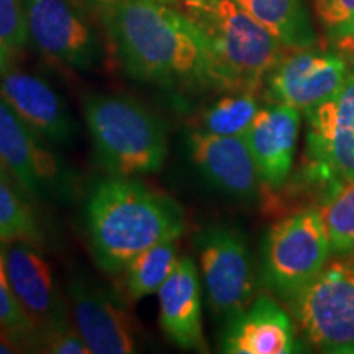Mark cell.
I'll use <instances>...</instances> for the list:
<instances>
[{
  "label": "cell",
  "mask_w": 354,
  "mask_h": 354,
  "mask_svg": "<svg viewBox=\"0 0 354 354\" xmlns=\"http://www.w3.org/2000/svg\"><path fill=\"white\" fill-rule=\"evenodd\" d=\"M128 76L162 87H216L197 25L165 0H118L102 19Z\"/></svg>",
  "instance_id": "obj_1"
},
{
  "label": "cell",
  "mask_w": 354,
  "mask_h": 354,
  "mask_svg": "<svg viewBox=\"0 0 354 354\" xmlns=\"http://www.w3.org/2000/svg\"><path fill=\"white\" fill-rule=\"evenodd\" d=\"M92 258L104 272L122 274L133 258L185 232L183 207L133 177H109L92 189L86 205Z\"/></svg>",
  "instance_id": "obj_2"
},
{
  "label": "cell",
  "mask_w": 354,
  "mask_h": 354,
  "mask_svg": "<svg viewBox=\"0 0 354 354\" xmlns=\"http://www.w3.org/2000/svg\"><path fill=\"white\" fill-rule=\"evenodd\" d=\"M176 7L205 38L218 88L258 91L284 55L281 41L236 0H185Z\"/></svg>",
  "instance_id": "obj_3"
},
{
  "label": "cell",
  "mask_w": 354,
  "mask_h": 354,
  "mask_svg": "<svg viewBox=\"0 0 354 354\" xmlns=\"http://www.w3.org/2000/svg\"><path fill=\"white\" fill-rule=\"evenodd\" d=\"M95 161L115 177H140L161 169L167 156L162 118L130 95L88 94L82 104Z\"/></svg>",
  "instance_id": "obj_4"
},
{
  "label": "cell",
  "mask_w": 354,
  "mask_h": 354,
  "mask_svg": "<svg viewBox=\"0 0 354 354\" xmlns=\"http://www.w3.org/2000/svg\"><path fill=\"white\" fill-rule=\"evenodd\" d=\"M289 300L310 343L325 353L354 354V253L328 261Z\"/></svg>",
  "instance_id": "obj_5"
},
{
  "label": "cell",
  "mask_w": 354,
  "mask_h": 354,
  "mask_svg": "<svg viewBox=\"0 0 354 354\" xmlns=\"http://www.w3.org/2000/svg\"><path fill=\"white\" fill-rule=\"evenodd\" d=\"M331 246L320 209H305L279 220L263 243V282L290 299L328 263Z\"/></svg>",
  "instance_id": "obj_6"
},
{
  "label": "cell",
  "mask_w": 354,
  "mask_h": 354,
  "mask_svg": "<svg viewBox=\"0 0 354 354\" xmlns=\"http://www.w3.org/2000/svg\"><path fill=\"white\" fill-rule=\"evenodd\" d=\"M26 125L0 95V161L26 196L46 201H69L77 177L69 162Z\"/></svg>",
  "instance_id": "obj_7"
},
{
  "label": "cell",
  "mask_w": 354,
  "mask_h": 354,
  "mask_svg": "<svg viewBox=\"0 0 354 354\" xmlns=\"http://www.w3.org/2000/svg\"><path fill=\"white\" fill-rule=\"evenodd\" d=\"M194 243L209 307L228 322L254 300V266L245 236L227 225H207Z\"/></svg>",
  "instance_id": "obj_8"
},
{
  "label": "cell",
  "mask_w": 354,
  "mask_h": 354,
  "mask_svg": "<svg viewBox=\"0 0 354 354\" xmlns=\"http://www.w3.org/2000/svg\"><path fill=\"white\" fill-rule=\"evenodd\" d=\"M26 21L30 41L44 59L76 71L99 63V39L73 0H26Z\"/></svg>",
  "instance_id": "obj_9"
},
{
  "label": "cell",
  "mask_w": 354,
  "mask_h": 354,
  "mask_svg": "<svg viewBox=\"0 0 354 354\" xmlns=\"http://www.w3.org/2000/svg\"><path fill=\"white\" fill-rule=\"evenodd\" d=\"M342 56L310 48H297L282 55L266 77L272 102L287 104L307 113L338 95L348 77Z\"/></svg>",
  "instance_id": "obj_10"
},
{
  "label": "cell",
  "mask_w": 354,
  "mask_h": 354,
  "mask_svg": "<svg viewBox=\"0 0 354 354\" xmlns=\"http://www.w3.org/2000/svg\"><path fill=\"white\" fill-rule=\"evenodd\" d=\"M74 326L95 354H130L136 351L135 322L125 302L107 287L73 274L68 284Z\"/></svg>",
  "instance_id": "obj_11"
},
{
  "label": "cell",
  "mask_w": 354,
  "mask_h": 354,
  "mask_svg": "<svg viewBox=\"0 0 354 354\" xmlns=\"http://www.w3.org/2000/svg\"><path fill=\"white\" fill-rule=\"evenodd\" d=\"M8 281L17 299L43 336L68 326V308L56 287L51 266L37 243L15 240L2 243Z\"/></svg>",
  "instance_id": "obj_12"
},
{
  "label": "cell",
  "mask_w": 354,
  "mask_h": 354,
  "mask_svg": "<svg viewBox=\"0 0 354 354\" xmlns=\"http://www.w3.org/2000/svg\"><path fill=\"white\" fill-rule=\"evenodd\" d=\"M187 153L201 176L218 192L240 201L258 196L261 179L245 136H221L197 128L187 135Z\"/></svg>",
  "instance_id": "obj_13"
},
{
  "label": "cell",
  "mask_w": 354,
  "mask_h": 354,
  "mask_svg": "<svg viewBox=\"0 0 354 354\" xmlns=\"http://www.w3.org/2000/svg\"><path fill=\"white\" fill-rule=\"evenodd\" d=\"M0 95L17 115L53 145H71L77 127L63 97L46 79L15 68L0 74Z\"/></svg>",
  "instance_id": "obj_14"
},
{
  "label": "cell",
  "mask_w": 354,
  "mask_h": 354,
  "mask_svg": "<svg viewBox=\"0 0 354 354\" xmlns=\"http://www.w3.org/2000/svg\"><path fill=\"white\" fill-rule=\"evenodd\" d=\"M300 128V112L287 104L272 102L259 109L245 140L253 154L261 184L277 189L294 166Z\"/></svg>",
  "instance_id": "obj_15"
},
{
  "label": "cell",
  "mask_w": 354,
  "mask_h": 354,
  "mask_svg": "<svg viewBox=\"0 0 354 354\" xmlns=\"http://www.w3.org/2000/svg\"><path fill=\"white\" fill-rule=\"evenodd\" d=\"M159 326L166 338L187 351H205L202 326V282L196 261L189 256L179 259L176 271L161 289Z\"/></svg>",
  "instance_id": "obj_16"
},
{
  "label": "cell",
  "mask_w": 354,
  "mask_h": 354,
  "mask_svg": "<svg viewBox=\"0 0 354 354\" xmlns=\"http://www.w3.org/2000/svg\"><path fill=\"white\" fill-rule=\"evenodd\" d=\"M228 354H289L297 351L290 317L276 300L261 295L250 307L230 318L221 339Z\"/></svg>",
  "instance_id": "obj_17"
},
{
  "label": "cell",
  "mask_w": 354,
  "mask_h": 354,
  "mask_svg": "<svg viewBox=\"0 0 354 354\" xmlns=\"http://www.w3.org/2000/svg\"><path fill=\"white\" fill-rule=\"evenodd\" d=\"M305 115L310 176L325 184L328 194L354 183V128L335 122L318 107Z\"/></svg>",
  "instance_id": "obj_18"
},
{
  "label": "cell",
  "mask_w": 354,
  "mask_h": 354,
  "mask_svg": "<svg viewBox=\"0 0 354 354\" xmlns=\"http://www.w3.org/2000/svg\"><path fill=\"white\" fill-rule=\"evenodd\" d=\"M243 10L274 35L287 50L310 48L317 41L304 0H236Z\"/></svg>",
  "instance_id": "obj_19"
},
{
  "label": "cell",
  "mask_w": 354,
  "mask_h": 354,
  "mask_svg": "<svg viewBox=\"0 0 354 354\" xmlns=\"http://www.w3.org/2000/svg\"><path fill=\"white\" fill-rule=\"evenodd\" d=\"M177 240L158 243L130 261L125 271V289L131 300L158 294L179 264Z\"/></svg>",
  "instance_id": "obj_20"
},
{
  "label": "cell",
  "mask_w": 354,
  "mask_h": 354,
  "mask_svg": "<svg viewBox=\"0 0 354 354\" xmlns=\"http://www.w3.org/2000/svg\"><path fill=\"white\" fill-rule=\"evenodd\" d=\"M258 91H233L203 110L201 130L221 136H245L259 112Z\"/></svg>",
  "instance_id": "obj_21"
},
{
  "label": "cell",
  "mask_w": 354,
  "mask_h": 354,
  "mask_svg": "<svg viewBox=\"0 0 354 354\" xmlns=\"http://www.w3.org/2000/svg\"><path fill=\"white\" fill-rule=\"evenodd\" d=\"M19 189L10 176L0 172V243L26 240L39 245L43 230Z\"/></svg>",
  "instance_id": "obj_22"
},
{
  "label": "cell",
  "mask_w": 354,
  "mask_h": 354,
  "mask_svg": "<svg viewBox=\"0 0 354 354\" xmlns=\"http://www.w3.org/2000/svg\"><path fill=\"white\" fill-rule=\"evenodd\" d=\"M0 331L20 351H41V331L21 307L8 281L0 243Z\"/></svg>",
  "instance_id": "obj_23"
},
{
  "label": "cell",
  "mask_w": 354,
  "mask_h": 354,
  "mask_svg": "<svg viewBox=\"0 0 354 354\" xmlns=\"http://www.w3.org/2000/svg\"><path fill=\"white\" fill-rule=\"evenodd\" d=\"M320 214L331 253H354V183L339 185L326 194Z\"/></svg>",
  "instance_id": "obj_24"
},
{
  "label": "cell",
  "mask_w": 354,
  "mask_h": 354,
  "mask_svg": "<svg viewBox=\"0 0 354 354\" xmlns=\"http://www.w3.org/2000/svg\"><path fill=\"white\" fill-rule=\"evenodd\" d=\"M28 43L26 0H0V74L13 68Z\"/></svg>",
  "instance_id": "obj_25"
},
{
  "label": "cell",
  "mask_w": 354,
  "mask_h": 354,
  "mask_svg": "<svg viewBox=\"0 0 354 354\" xmlns=\"http://www.w3.org/2000/svg\"><path fill=\"white\" fill-rule=\"evenodd\" d=\"M318 20L335 39H354V0H315Z\"/></svg>",
  "instance_id": "obj_26"
},
{
  "label": "cell",
  "mask_w": 354,
  "mask_h": 354,
  "mask_svg": "<svg viewBox=\"0 0 354 354\" xmlns=\"http://www.w3.org/2000/svg\"><path fill=\"white\" fill-rule=\"evenodd\" d=\"M322 112H325L335 122L354 128V66L348 73L346 81H344L342 91L335 99L325 104L318 105Z\"/></svg>",
  "instance_id": "obj_27"
},
{
  "label": "cell",
  "mask_w": 354,
  "mask_h": 354,
  "mask_svg": "<svg viewBox=\"0 0 354 354\" xmlns=\"http://www.w3.org/2000/svg\"><path fill=\"white\" fill-rule=\"evenodd\" d=\"M41 351L53 354H91L76 326H63L43 336Z\"/></svg>",
  "instance_id": "obj_28"
},
{
  "label": "cell",
  "mask_w": 354,
  "mask_h": 354,
  "mask_svg": "<svg viewBox=\"0 0 354 354\" xmlns=\"http://www.w3.org/2000/svg\"><path fill=\"white\" fill-rule=\"evenodd\" d=\"M79 8H82L87 15L104 19L107 13L115 7L118 0H73Z\"/></svg>",
  "instance_id": "obj_29"
},
{
  "label": "cell",
  "mask_w": 354,
  "mask_h": 354,
  "mask_svg": "<svg viewBox=\"0 0 354 354\" xmlns=\"http://www.w3.org/2000/svg\"><path fill=\"white\" fill-rule=\"evenodd\" d=\"M15 353H21L20 348L15 346V344H13L7 336L0 331V354H15Z\"/></svg>",
  "instance_id": "obj_30"
},
{
  "label": "cell",
  "mask_w": 354,
  "mask_h": 354,
  "mask_svg": "<svg viewBox=\"0 0 354 354\" xmlns=\"http://www.w3.org/2000/svg\"><path fill=\"white\" fill-rule=\"evenodd\" d=\"M166 3H171V6H179V3H183V2H185V0H165Z\"/></svg>",
  "instance_id": "obj_31"
},
{
  "label": "cell",
  "mask_w": 354,
  "mask_h": 354,
  "mask_svg": "<svg viewBox=\"0 0 354 354\" xmlns=\"http://www.w3.org/2000/svg\"><path fill=\"white\" fill-rule=\"evenodd\" d=\"M0 172H6V174H8V171L6 169V167H3V165H2V161H0ZM10 176V174H8ZM12 177V176H10Z\"/></svg>",
  "instance_id": "obj_32"
}]
</instances>
